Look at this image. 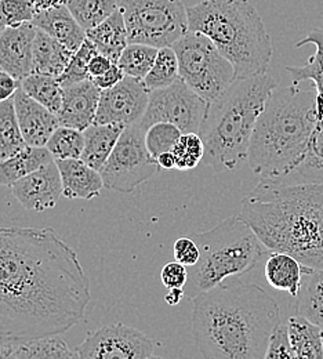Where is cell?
I'll return each mask as SVG.
<instances>
[{
    "label": "cell",
    "instance_id": "obj_1",
    "mask_svg": "<svg viewBox=\"0 0 323 359\" xmlns=\"http://www.w3.org/2000/svg\"><path fill=\"white\" fill-rule=\"evenodd\" d=\"M90 282L78 253L53 228H0V340L68 332L86 314Z\"/></svg>",
    "mask_w": 323,
    "mask_h": 359
},
{
    "label": "cell",
    "instance_id": "obj_2",
    "mask_svg": "<svg viewBox=\"0 0 323 359\" xmlns=\"http://www.w3.org/2000/svg\"><path fill=\"white\" fill-rule=\"evenodd\" d=\"M192 303V334L203 358L266 359L282 316L277 300L261 286L219 285Z\"/></svg>",
    "mask_w": 323,
    "mask_h": 359
},
{
    "label": "cell",
    "instance_id": "obj_3",
    "mask_svg": "<svg viewBox=\"0 0 323 359\" xmlns=\"http://www.w3.org/2000/svg\"><path fill=\"white\" fill-rule=\"evenodd\" d=\"M239 217L270 252L323 269V179H261L243 198Z\"/></svg>",
    "mask_w": 323,
    "mask_h": 359
},
{
    "label": "cell",
    "instance_id": "obj_4",
    "mask_svg": "<svg viewBox=\"0 0 323 359\" xmlns=\"http://www.w3.org/2000/svg\"><path fill=\"white\" fill-rule=\"evenodd\" d=\"M318 126L317 91L275 88L252 135L247 163L261 179H290L307 161Z\"/></svg>",
    "mask_w": 323,
    "mask_h": 359
},
{
    "label": "cell",
    "instance_id": "obj_5",
    "mask_svg": "<svg viewBox=\"0 0 323 359\" xmlns=\"http://www.w3.org/2000/svg\"><path fill=\"white\" fill-rule=\"evenodd\" d=\"M275 88L277 81L268 72L236 79L209 104L199 135L205 144L203 162L214 172H232L247 161L256 123Z\"/></svg>",
    "mask_w": 323,
    "mask_h": 359
},
{
    "label": "cell",
    "instance_id": "obj_6",
    "mask_svg": "<svg viewBox=\"0 0 323 359\" xmlns=\"http://www.w3.org/2000/svg\"><path fill=\"white\" fill-rule=\"evenodd\" d=\"M189 31L207 36L231 62L236 79L266 74L274 48L250 0H199L186 7Z\"/></svg>",
    "mask_w": 323,
    "mask_h": 359
},
{
    "label": "cell",
    "instance_id": "obj_7",
    "mask_svg": "<svg viewBox=\"0 0 323 359\" xmlns=\"http://www.w3.org/2000/svg\"><path fill=\"white\" fill-rule=\"evenodd\" d=\"M200 257L188 269L185 296L195 299L231 276L245 275L256 269L270 252L256 232L239 216H231L214 228L195 233Z\"/></svg>",
    "mask_w": 323,
    "mask_h": 359
},
{
    "label": "cell",
    "instance_id": "obj_8",
    "mask_svg": "<svg viewBox=\"0 0 323 359\" xmlns=\"http://www.w3.org/2000/svg\"><path fill=\"white\" fill-rule=\"evenodd\" d=\"M172 47L179 58L180 79L209 104L236 81L233 65L203 34L188 31Z\"/></svg>",
    "mask_w": 323,
    "mask_h": 359
},
{
    "label": "cell",
    "instance_id": "obj_9",
    "mask_svg": "<svg viewBox=\"0 0 323 359\" xmlns=\"http://www.w3.org/2000/svg\"><path fill=\"white\" fill-rule=\"evenodd\" d=\"M129 43L172 47L189 31L181 0H121Z\"/></svg>",
    "mask_w": 323,
    "mask_h": 359
},
{
    "label": "cell",
    "instance_id": "obj_10",
    "mask_svg": "<svg viewBox=\"0 0 323 359\" xmlns=\"http://www.w3.org/2000/svg\"><path fill=\"white\" fill-rule=\"evenodd\" d=\"M145 132L139 123L125 128L112 154L99 170L105 188L121 194H132L159 172L158 159L146 147Z\"/></svg>",
    "mask_w": 323,
    "mask_h": 359
},
{
    "label": "cell",
    "instance_id": "obj_11",
    "mask_svg": "<svg viewBox=\"0 0 323 359\" xmlns=\"http://www.w3.org/2000/svg\"><path fill=\"white\" fill-rule=\"evenodd\" d=\"M209 102L191 89L184 81L149 93L148 108L139 122L142 129L155 123H172L183 133H198L206 118Z\"/></svg>",
    "mask_w": 323,
    "mask_h": 359
},
{
    "label": "cell",
    "instance_id": "obj_12",
    "mask_svg": "<svg viewBox=\"0 0 323 359\" xmlns=\"http://www.w3.org/2000/svg\"><path fill=\"white\" fill-rule=\"evenodd\" d=\"M81 359H146L155 355V343L139 329L114 323L89 333L75 348Z\"/></svg>",
    "mask_w": 323,
    "mask_h": 359
},
{
    "label": "cell",
    "instance_id": "obj_13",
    "mask_svg": "<svg viewBox=\"0 0 323 359\" xmlns=\"http://www.w3.org/2000/svg\"><path fill=\"white\" fill-rule=\"evenodd\" d=\"M149 101L144 82L125 76L111 89L101 90L95 125H121L123 128L141 122Z\"/></svg>",
    "mask_w": 323,
    "mask_h": 359
},
{
    "label": "cell",
    "instance_id": "obj_14",
    "mask_svg": "<svg viewBox=\"0 0 323 359\" xmlns=\"http://www.w3.org/2000/svg\"><path fill=\"white\" fill-rule=\"evenodd\" d=\"M10 188L21 206L32 212H45L54 208L64 195L62 180L55 161L15 181Z\"/></svg>",
    "mask_w": 323,
    "mask_h": 359
},
{
    "label": "cell",
    "instance_id": "obj_15",
    "mask_svg": "<svg viewBox=\"0 0 323 359\" xmlns=\"http://www.w3.org/2000/svg\"><path fill=\"white\" fill-rule=\"evenodd\" d=\"M36 31L32 22L0 31V69L21 82L32 74Z\"/></svg>",
    "mask_w": 323,
    "mask_h": 359
},
{
    "label": "cell",
    "instance_id": "obj_16",
    "mask_svg": "<svg viewBox=\"0 0 323 359\" xmlns=\"http://www.w3.org/2000/svg\"><path fill=\"white\" fill-rule=\"evenodd\" d=\"M101 89L92 79L64 88L62 105L55 114L60 126H68L85 132L95 121Z\"/></svg>",
    "mask_w": 323,
    "mask_h": 359
},
{
    "label": "cell",
    "instance_id": "obj_17",
    "mask_svg": "<svg viewBox=\"0 0 323 359\" xmlns=\"http://www.w3.org/2000/svg\"><path fill=\"white\" fill-rule=\"evenodd\" d=\"M14 107L27 145L46 147L47 141L60 126L57 115L34 100L22 88L14 94Z\"/></svg>",
    "mask_w": 323,
    "mask_h": 359
},
{
    "label": "cell",
    "instance_id": "obj_18",
    "mask_svg": "<svg viewBox=\"0 0 323 359\" xmlns=\"http://www.w3.org/2000/svg\"><path fill=\"white\" fill-rule=\"evenodd\" d=\"M32 24L71 51H76L88 39L86 31L65 4L38 11Z\"/></svg>",
    "mask_w": 323,
    "mask_h": 359
},
{
    "label": "cell",
    "instance_id": "obj_19",
    "mask_svg": "<svg viewBox=\"0 0 323 359\" xmlns=\"http://www.w3.org/2000/svg\"><path fill=\"white\" fill-rule=\"evenodd\" d=\"M62 180L64 196L69 199H92L99 195L104 180L98 170L82 159H54Z\"/></svg>",
    "mask_w": 323,
    "mask_h": 359
},
{
    "label": "cell",
    "instance_id": "obj_20",
    "mask_svg": "<svg viewBox=\"0 0 323 359\" xmlns=\"http://www.w3.org/2000/svg\"><path fill=\"white\" fill-rule=\"evenodd\" d=\"M315 46V54L310 57L308 62L301 67H286V72L293 79V83L300 85L301 82L310 81L314 83L317 91V114L318 122L323 119V28H314L304 39L298 41L296 47Z\"/></svg>",
    "mask_w": 323,
    "mask_h": 359
},
{
    "label": "cell",
    "instance_id": "obj_21",
    "mask_svg": "<svg viewBox=\"0 0 323 359\" xmlns=\"http://www.w3.org/2000/svg\"><path fill=\"white\" fill-rule=\"evenodd\" d=\"M86 34L88 39L97 47V51L108 57L114 64L118 62L123 50L129 45L128 28L121 10H116L105 21L86 31Z\"/></svg>",
    "mask_w": 323,
    "mask_h": 359
},
{
    "label": "cell",
    "instance_id": "obj_22",
    "mask_svg": "<svg viewBox=\"0 0 323 359\" xmlns=\"http://www.w3.org/2000/svg\"><path fill=\"white\" fill-rule=\"evenodd\" d=\"M273 255L268 257L264 275L270 286L274 289L286 292L291 297H297L304 272L308 267L303 266L294 256L284 252H271Z\"/></svg>",
    "mask_w": 323,
    "mask_h": 359
},
{
    "label": "cell",
    "instance_id": "obj_23",
    "mask_svg": "<svg viewBox=\"0 0 323 359\" xmlns=\"http://www.w3.org/2000/svg\"><path fill=\"white\" fill-rule=\"evenodd\" d=\"M74 51L38 29L34 42L32 74H43L58 78L68 67Z\"/></svg>",
    "mask_w": 323,
    "mask_h": 359
},
{
    "label": "cell",
    "instance_id": "obj_24",
    "mask_svg": "<svg viewBox=\"0 0 323 359\" xmlns=\"http://www.w3.org/2000/svg\"><path fill=\"white\" fill-rule=\"evenodd\" d=\"M51 161L54 158L47 147L25 145L17 154L0 161V185L11 187L15 181L34 173Z\"/></svg>",
    "mask_w": 323,
    "mask_h": 359
},
{
    "label": "cell",
    "instance_id": "obj_25",
    "mask_svg": "<svg viewBox=\"0 0 323 359\" xmlns=\"http://www.w3.org/2000/svg\"><path fill=\"white\" fill-rule=\"evenodd\" d=\"M125 130L121 125H95L89 126L85 135V148L82 154V161H85L89 166L95 170H101V168L108 161L112 154L119 137Z\"/></svg>",
    "mask_w": 323,
    "mask_h": 359
},
{
    "label": "cell",
    "instance_id": "obj_26",
    "mask_svg": "<svg viewBox=\"0 0 323 359\" xmlns=\"http://www.w3.org/2000/svg\"><path fill=\"white\" fill-rule=\"evenodd\" d=\"M289 336L296 358L323 359L322 326L303 315L294 314L287 319Z\"/></svg>",
    "mask_w": 323,
    "mask_h": 359
},
{
    "label": "cell",
    "instance_id": "obj_27",
    "mask_svg": "<svg viewBox=\"0 0 323 359\" xmlns=\"http://www.w3.org/2000/svg\"><path fill=\"white\" fill-rule=\"evenodd\" d=\"M296 314L303 315L314 323L323 325V269H308L304 272L303 283L294 297Z\"/></svg>",
    "mask_w": 323,
    "mask_h": 359
},
{
    "label": "cell",
    "instance_id": "obj_28",
    "mask_svg": "<svg viewBox=\"0 0 323 359\" xmlns=\"http://www.w3.org/2000/svg\"><path fill=\"white\" fill-rule=\"evenodd\" d=\"M25 145L14 107V97H11L0 102V161L17 154Z\"/></svg>",
    "mask_w": 323,
    "mask_h": 359
},
{
    "label": "cell",
    "instance_id": "obj_29",
    "mask_svg": "<svg viewBox=\"0 0 323 359\" xmlns=\"http://www.w3.org/2000/svg\"><path fill=\"white\" fill-rule=\"evenodd\" d=\"M13 358L71 359L78 358V353L57 334L20 343Z\"/></svg>",
    "mask_w": 323,
    "mask_h": 359
},
{
    "label": "cell",
    "instance_id": "obj_30",
    "mask_svg": "<svg viewBox=\"0 0 323 359\" xmlns=\"http://www.w3.org/2000/svg\"><path fill=\"white\" fill-rule=\"evenodd\" d=\"M62 4L68 7L85 31L97 27L119 10L118 0H62Z\"/></svg>",
    "mask_w": 323,
    "mask_h": 359
},
{
    "label": "cell",
    "instance_id": "obj_31",
    "mask_svg": "<svg viewBox=\"0 0 323 359\" xmlns=\"http://www.w3.org/2000/svg\"><path fill=\"white\" fill-rule=\"evenodd\" d=\"M21 88L34 100L45 105L51 112L57 114L60 111L62 105L64 88L55 76L43 74H31L21 82Z\"/></svg>",
    "mask_w": 323,
    "mask_h": 359
},
{
    "label": "cell",
    "instance_id": "obj_32",
    "mask_svg": "<svg viewBox=\"0 0 323 359\" xmlns=\"http://www.w3.org/2000/svg\"><path fill=\"white\" fill-rule=\"evenodd\" d=\"M180 79L179 58L173 47H162L158 51L153 67L144 78V85L151 93L153 90L165 89Z\"/></svg>",
    "mask_w": 323,
    "mask_h": 359
},
{
    "label": "cell",
    "instance_id": "obj_33",
    "mask_svg": "<svg viewBox=\"0 0 323 359\" xmlns=\"http://www.w3.org/2000/svg\"><path fill=\"white\" fill-rule=\"evenodd\" d=\"M158 51L159 48L153 46L129 43L123 50L116 64L121 67L126 76L144 81V78L148 75V72L155 64Z\"/></svg>",
    "mask_w": 323,
    "mask_h": 359
},
{
    "label": "cell",
    "instance_id": "obj_34",
    "mask_svg": "<svg viewBox=\"0 0 323 359\" xmlns=\"http://www.w3.org/2000/svg\"><path fill=\"white\" fill-rule=\"evenodd\" d=\"M46 147L54 159H81L85 148V135L74 128L58 126L47 141Z\"/></svg>",
    "mask_w": 323,
    "mask_h": 359
},
{
    "label": "cell",
    "instance_id": "obj_35",
    "mask_svg": "<svg viewBox=\"0 0 323 359\" xmlns=\"http://www.w3.org/2000/svg\"><path fill=\"white\" fill-rule=\"evenodd\" d=\"M95 54H98L97 47L94 46L90 39H86L83 42V45L81 46L76 51H74L68 67L57 78L58 82L61 83V86L67 88V86L79 83L82 81L90 79L88 68H89L90 60H92Z\"/></svg>",
    "mask_w": 323,
    "mask_h": 359
},
{
    "label": "cell",
    "instance_id": "obj_36",
    "mask_svg": "<svg viewBox=\"0 0 323 359\" xmlns=\"http://www.w3.org/2000/svg\"><path fill=\"white\" fill-rule=\"evenodd\" d=\"M177 170H191L205 158V144L198 133H184L173 148Z\"/></svg>",
    "mask_w": 323,
    "mask_h": 359
},
{
    "label": "cell",
    "instance_id": "obj_37",
    "mask_svg": "<svg viewBox=\"0 0 323 359\" xmlns=\"http://www.w3.org/2000/svg\"><path fill=\"white\" fill-rule=\"evenodd\" d=\"M184 135L177 126L172 123H155L145 132V142L149 152L158 159L165 152L173 151L176 142Z\"/></svg>",
    "mask_w": 323,
    "mask_h": 359
},
{
    "label": "cell",
    "instance_id": "obj_38",
    "mask_svg": "<svg viewBox=\"0 0 323 359\" xmlns=\"http://www.w3.org/2000/svg\"><path fill=\"white\" fill-rule=\"evenodd\" d=\"M36 13L32 0H0V31L32 22Z\"/></svg>",
    "mask_w": 323,
    "mask_h": 359
},
{
    "label": "cell",
    "instance_id": "obj_39",
    "mask_svg": "<svg viewBox=\"0 0 323 359\" xmlns=\"http://www.w3.org/2000/svg\"><path fill=\"white\" fill-rule=\"evenodd\" d=\"M296 354L290 341L287 322L277 323L268 341L266 359H294Z\"/></svg>",
    "mask_w": 323,
    "mask_h": 359
},
{
    "label": "cell",
    "instance_id": "obj_40",
    "mask_svg": "<svg viewBox=\"0 0 323 359\" xmlns=\"http://www.w3.org/2000/svg\"><path fill=\"white\" fill-rule=\"evenodd\" d=\"M173 256L176 262L184 264L186 267H192L198 263L200 257V250L192 235L179 236L176 239L173 245Z\"/></svg>",
    "mask_w": 323,
    "mask_h": 359
},
{
    "label": "cell",
    "instance_id": "obj_41",
    "mask_svg": "<svg viewBox=\"0 0 323 359\" xmlns=\"http://www.w3.org/2000/svg\"><path fill=\"white\" fill-rule=\"evenodd\" d=\"M301 170H314L323 173V119L318 122L317 130L311 141L307 161L304 162L298 173H301Z\"/></svg>",
    "mask_w": 323,
    "mask_h": 359
},
{
    "label": "cell",
    "instance_id": "obj_42",
    "mask_svg": "<svg viewBox=\"0 0 323 359\" xmlns=\"http://www.w3.org/2000/svg\"><path fill=\"white\" fill-rule=\"evenodd\" d=\"M160 279L163 286L169 289H176V287H183L184 289L186 279H188V269L184 264L179 262H172L163 266L160 271Z\"/></svg>",
    "mask_w": 323,
    "mask_h": 359
},
{
    "label": "cell",
    "instance_id": "obj_43",
    "mask_svg": "<svg viewBox=\"0 0 323 359\" xmlns=\"http://www.w3.org/2000/svg\"><path fill=\"white\" fill-rule=\"evenodd\" d=\"M125 76H126V75H125V72L121 69V67H119L118 64H112V67H111L105 74H102L101 76L94 78L92 81L98 89L106 90L116 86L119 82L123 81Z\"/></svg>",
    "mask_w": 323,
    "mask_h": 359
},
{
    "label": "cell",
    "instance_id": "obj_44",
    "mask_svg": "<svg viewBox=\"0 0 323 359\" xmlns=\"http://www.w3.org/2000/svg\"><path fill=\"white\" fill-rule=\"evenodd\" d=\"M21 88V81L0 69V102L14 97L15 91Z\"/></svg>",
    "mask_w": 323,
    "mask_h": 359
},
{
    "label": "cell",
    "instance_id": "obj_45",
    "mask_svg": "<svg viewBox=\"0 0 323 359\" xmlns=\"http://www.w3.org/2000/svg\"><path fill=\"white\" fill-rule=\"evenodd\" d=\"M112 64H114V62H112L108 57H105V55H102V54H99V53L95 54L92 60H90L89 68H88L90 79H94V78L101 76L102 74H105V72L112 67Z\"/></svg>",
    "mask_w": 323,
    "mask_h": 359
},
{
    "label": "cell",
    "instance_id": "obj_46",
    "mask_svg": "<svg viewBox=\"0 0 323 359\" xmlns=\"http://www.w3.org/2000/svg\"><path fill=\"white\" fill-rule=\"evenodd\" d=\"M185 297V290L183 287H176V289H169V292L165 296V302L169 306H177L183 302Z\"/></svg>",
    "mask_w": 323,
    "mask_h": 359
},
{
    "label": "cell",
    "instance_id": "obj_47",
    "mask_svg": "<svg viewBox=\"0 0 323 359\" xmlns=\"http://www.w3.org/2000/svg\"><path fill=\"white\" fill-rule=\"evenodd\" d=\"M158 163H159L160 169H165V170L176 169V158L172 151L165 152L160 156H158Z\"/></svg>",
    "mask_w": 323,
    "mask_h": 359
},
{
    "label": "cell",
    "instance_id": "obj_48",
    "mask_svg": "<svg viewBox=\"0 0 323 359\" xmlns=\"http://www.w3.org/2000/svg\"><path fill=\"white\" fill-rule=\"evenodd\" d=\"M18 344L0 340V359L13 358Z\"/></svg>",
    "mask_w": 323,
    "mask_h": 359
},
{
    "label": "cell",
    "instance_id": "obj_49",
    "mask_svg": "<svg viewBox=\"0 0 323 359\" xmlns=\"http://www.w3.org/2000/svg\"><path fill=\"white\" fill-rule=\"evenodd\" d=\"M36 11H42V10H48L53 7H57L60 4H62V0H32Z\"/></svg>",
    "mask_w": 323,
    "mask_h": 359
},
{
    "label": "cell",
    "instance_id": "obj_50",
    "mask_svg": "<svg viewBox=\"0 0 323 359\" xmlns=\"http://www.w3.org/2000/svg\"><path fill=\"white\" fill-rule=\"evenodd\" d=\"M322 341H323V325H322Z\"/></svg>",
    "mask_w": 323,
    "mask_h": 359
}]
</instances>
